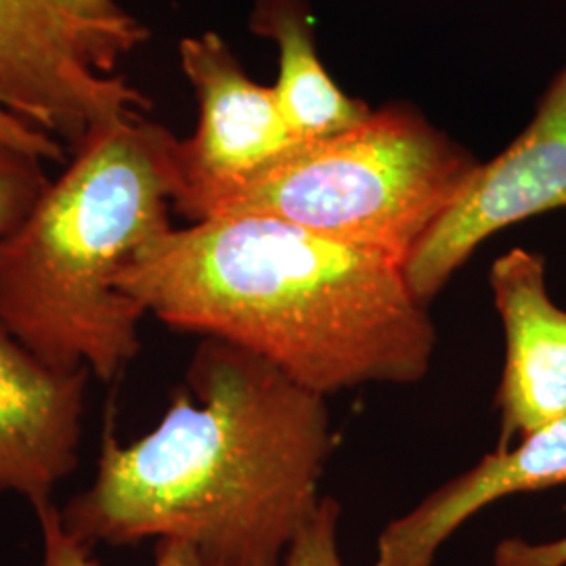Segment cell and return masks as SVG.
Listing matches in <instances>:
<instances>
[{
    "label": "cell",
    "instance_id": "1",
    "mask_svg": "<svg viewBox=\"0 0 566 566\" xmlns=\"http://www.w3.org/2000/svg\"><path fill=\"white\" fill-rule=\"evenodd\" d=\"M325 397L233 344L203 338L160 424L122 446L61 510L86 547L175 539L214 566H282L324 497Z\"/></svg>",
    "mask_w": 566,
    "mask_h": 566
},
{
    "label": "cell",
    "instance_id": "2",
    "mask_svg": "<svg viewBox=\"0 0 566 566\" xmlns=\"http://www.w3.org/2000/svg\"><path fill=\"white\" fill-rule=\"evenodd\" d=\"M118 285L163 324L259 355L322 397L418 382L437 346L399 264L273 217L172 227Z\"/></svg>",
    "mask_w": 566,
    "mask_h": 566
},
{
    "label": "cell",
    "instance_id": "3",
    "mask_svg": "<svg viewBox=\"0 0 566 566\" xmlns=\"http://www.w3.org/2000/svg\"><path fill=\"white\" fill-rule=\"evenodd\" d=\"M181 142L126 118L93 128L20 227L0 242V324L61 371L114 380L142 348V304L122 271L170 224Z\"/></svg>",
    "mask_w": 566,
    "mask_h": 566
},
{
    "label": "cell",
    "instance_id": "4",
    "mask_svg": "<svg viewBox=\"0 0 566 566\" xmlns=\"http://www.w3.org/2000/svg\"><path fill=\"white\" fill-rule=\"evenodd\" d=\"M476 166L424 118L388 107L266 166L208 203L198 221L273 217L405 269Z\"/></svg>",
    "mask_w": 566,
    "mask_h": 566
},
{
    "label": "cell",
    "instance_id": "5",
    "mask_svg": "<svg viewBox=\"0 0 566 566\" xmlns=\"http://www.w3.org/2000/svg\"><path fill=\"white\" fill-rule=\"evenodd\" d=\"M558 208H566V65L525 130L497 158L476 166L426 233L405 264V280L428 304L485 240Z\"/></svg>",
    "mask_w": 566,
    "mask_h": 566
},
{
    "label": "cell",
    "instance_id": "6",
    "mask_svg": "<svg viewBox=\"0 0 566 566\" xmlns=\"http://www.w3.org/2000/svg\"><path fill=\"white\" fill-rule=\"evenodd\" d=\"M179 53L200 120L193 137L181 142L182 187L175 210L196 223L212 200L304 145L283 118L273 86L248 78L219 34L185 39Z\"/></svg>",
    "mask_w": 566,
    "mask_h": 566
},
{
    "label": "cell",
    "instance_id": "7",
    "mask_svg": "<svg viewBox=\"0 0 566 566\" xmlns=\"http://www.w3.org/2000/svg\"><path fill=\"white\" fill-rule=\"evenodd\" d=\"M0 91L21 118L76 145L97 126L149 109L135 86L88 61L44 0H0Z\"/></svg>",
    "mask_w": 566,
    "mask_h": 566
},
{
    "label": "cell",
    "instance_id": "8",
    "mask_svg": "<svg viewBox=\"0 0 566 566\" xmlns=\"http://www.w3.org/2000/svg\"><path fill=\"white\" fill-rule=\"evenodd\" d=\"M88 376L44 364L0 324V493L39 506L74 472Z\"/></svg>",
    "mask_w": 566,
    "mask_h": 566
},
{
    "label": "cell",
    "instance_id": "9",
    "mask_svg": "<svg viewBox=\"0 0 566 566\" xmlns=\"http://www.w3.org/2000/svg\"><path fill=\"white\" fill-rule=\"evenodd\" d=\"M506 357L497 388V449L566 418V311L547 294L546 259L512 248L489 273Z\"/></svg>",
    "mask_w": 566,
    "mask_h": 566
},
{
    "label": "cell",
    "instance_id": "10",
    "mask_svg": "<svg viewBox=\"0 0 566 566\" xmlns=\"http://www.w3.org/2000/svg\"><path fill=\"white\" fill-rule=\"evenodd\" d=\"M566 485V418L495 449L386 525L374 566H432L447 539L483 507L514 495Z\"/></svg>",
    "mask_w": 566,
    "mask_h": 566
},
{
    "label": "cell",
    "instance_id": "11",
    "mask_svg": "<svg viewBox=\"0 0 566 566\" xmlns=\"http://www.w3.org/2000/svg\"><path fill=\"white\" fill-rule=\"evenodd\" d=\"M252 28L280 49V78L273 91L290 130L303 145L344 135L374 114L364 102L344 95L325 72L301 0H259Z\"/></svg>",
    "mask_w": 566,
    "mask_h": 566
},
{
    "label": "cell",
    "instance_id": "12",
    "mask_svg": "<svg viewBox=\"0 0 566 566\" xmlns=\"http://www.w3.org/2000/svg\"><path fill=\"white\" fill-rule=\"evenodd\" d=\"M44 4L67 25L84 55L103 74L147 39V28L114 0H44Z\"/></svg>",
    "mask_w": 566,
    "mask_h": 566
},
{
    "label": "cell",
    "instance_id": "13",
    "mask_svg": "<svg viewBox=\"0 0 566 566\" xmlns=\"http://www.w3.org/2000/svg\"><path fill=\"white\" fill-rule=\"evenodd\" d=\"M42 535L41 566H102L91 547L78 542L61 518V510L51 500L34 506ZM154 566H214L198 547L175 539H160L156 544Z\"/></svg>",
    "mask_w": 566,
    "mask_h": 566
},
{
    "label": "cell",
    "instance_id": "14",
    "mask_svg": "<svg viewBox=\"0 0 566 566\" xmlns=\"http://www.w3.org/2000/svg\"><path fill=\"white\" fill-rule=\"evenodd\" d=\"M46 185L39 160L0 143V242L20 227Z\"/></svg>",
    "mask_w": 566,
    "mask_h": 566
},
{
    "label": "cell",
    "instance_id": "15",
    "mask_svg": "<svg viewBox=\"0 0 566 566\" xmlns=\"http://www.w3.org/2000/svg\"><path fill=\"white\" fill-rule=\"evenodd\" d=\"M340 504L324 497L313 518L287 547L282 566H344L338 544Z\"/></svg>",
    "mask_w": 566,
    "mask_h": 566
},
{
    "label": "cell",
    "instance_id": "16",
    "mask_svg": "<svg viewBox=\"0 0 566 566\" xmlns=\"http://www.w3.org/2000/svg\"><path fill=\"white\" fill-rule=\"evenodd\" d=\"M0 143L9 149L28 156L39 163H60L63 149L60 142L44 133L36 124L21 118L20 114L9 105L7 97L0 91Z\"/></svg>",
    "mask_w": 566,
    "mask_h": 566
},
{
    "label": "cell",
    "instance_id": "17",
    "mask_svg": "<svg viewBox=\"0 0 566 566\" xmlns=\"http://www.w3.org/2000/svg\"><path fill=\"white\" fill-rule=\"evenodd\" d=\"M495 566H566V537L542 544L506 539L495 552Z\"/></svg>",
    "mask_w": 566,
    "mask_h": 566
}]
</instances>
